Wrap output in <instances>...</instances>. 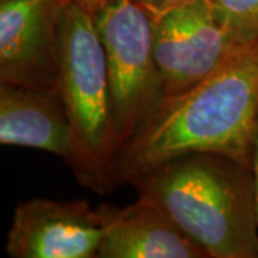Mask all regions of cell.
Instances as JSON below:
<instances>
[{
	"label": "cell",
	"instance_id": "3957f363",
	"mask_svg": "<svg viewBox=\"0 0 258 258\" xmlns=\"http://www.w3.org/2000/svg\"><path fill=\"white\" fill-rule=\"evenodd\" d=\"M56 92L74 131L79 165L89 178H101L119 149L106 59L93 13L75 2L64 6L57 33Z\"/></svg>",
	"mask_w": 258,
	"mask_h": 258
},
{
	"label": "cell",
	"instance_id": "8fae6325",
	"mask_svg": "<svg viewBox=\"0 0 258 258\" xmlns=\"http://www.w3.org/2000/svg\"><path fill=\"white\" fill-rule=\"evenodd\" d=\"M135 2L139 3L142 8H145L152 16H158V15H162L168 10L184 6L186 3H191L194 0H135Z\"/></svg>",
	"mask_w": 258,
	"mask_h": 258
},
{
	"label": "cell",
	"instance_id": "277c9868",
	"mask_svg": "<svg viewBox=\"0 0 258 258\" xmlns=\"http://www.w3.org/2000/svg\"><path fill=\"white\" fill-rule=\"evenodd\" d=\"M93 19L106 59L120 148L164 96L152 15L135 0H105Z\"/></svg>",
	"mask_w": 258,
	"mask_h": 258
},
{
	"label": "cell",
	"instance_id": "4fadbf2b",
	"mask_svg": "<svg viewBox=\"0 0 258 258\" xmlns=\"http://www.w3.org/2000/svg\"><path fill=\"white\" fill-rule=\"evenodd\" d=\"M66 2H75L78 5H81L82 8H85L88 12L95 13L103 5L105 0H66Z\"/></svg>",
	"mask_w": 258,
	"mask_h": 258
},
{
	"label": "cell",
	"instance_id": "7a4b0ae2",
	"mask_svg": "<svg viewBox=\"0 0 258 258\" xmlns=\"http://www.w3.org/2000/svg\"><path fill=\"white\" fill-rule=\"evenodd\" d=\"M211 258H258L251 168L217 154H188L132 179Z\"/></svg>",
	"mask_w": 258,
	"mask_h": 258
},
{
	"label": "cell",
	"instance_id": "6da1fadb",
	"mask_svg": "<svg viewBox=\"0 0 258 258\" xmlns=\"http://www.w3.org/2000/svg\"><path fill=\"white\" fill-rule=\"evenodd\" d=\"M258 123V40L201 82L164 95L118 151L113 172L138 176L188 154L224 155L251 168Z\"/></svg>",
	"mask_w": 258,
	"mask_h": 258
},
{
	"label": "cell",
	"instance_id": "52a82bcc",
	"mask_svg": "<svg viewBox=\"0 0 258 258\" xmlns=\"http://www.w3.org/2000/svg\"><path fill=\"white\" fill-rule=\"evenodd\" d=\"M66 0H0L2 83L56 91L57 33Z\"/></svg>",
	"mask_w": 258,
	"mask_h": 258
},
{
	"label": "cell",
	"instance_id": "5b68a950",
	"mask_svg": "<svg viewBox=\"0 0 258 258\" xmlns=\"http://www.w3.org/2000/svg\"><path fill=\"white\" fill-rule=\"evenodd\" d=\"M164 95L182 92L217 71L242 45L212 6L194 0L152 16Z\"/></svg>",
	"mask_w": 258,
	"mask_h": 258
},
{
	"label": "cell",
	"instance_id": "ba28073f",
	"mask_svg": "<svg viewBox=\"0 0 258 258\" xmlns=\"http://www.w3.org/2000/svg\"><path fill=\"white\" fill-rule=\"evenodd\" d=\"M56 91L2 83L0 142L2 145L36 148L79 165L78 147Z\"/></svg>",
	"mask_w": 258,
	"mask_h": 258
},
{
	"label": "cell",
	"instance_id": "30bf717a",
	"mask_svg": "<svg viewBox=\"0 0 258 258\" xmlns=\"http://www.w3.org/2000/svg\"><path fill=\"white\" fill-rule=\"evenodd\" d=\"M241 43L258 40V0H211Z\"/></svg>",
	"mask_w": 258,
	"mask_h": 258
},
{
	"label": "cell",
	"instance_id": "8992f818",
	"mask_svg": "<svg viewBox=\"0 0 258 258\" xmlns=\"http://www.w3.org/2000/svg\"><path fill=\"white\" fill-rule=\"evenodd\" d=\"M109 208L88 203L30 200L20 204L8 235L13 258H92L105 238Z\"/></svg>",
	"mask_w": 258,
	"mask_h": 258
},
{
	"label": "cell",
	"instance_id": "9c48e42d",
	"mask_svg": "<svg viewBox=\"0 0 258 258\" xmlns=\"http://www.w3.org/2000/svg\"><path fill=\"white\" fill-rule=\"evenodd\" d=\"M99 258H207L169 217L141 200L125 210L109 208Z\"/></svg>",
	"mask_w": 258,
	"mask_h": 258
},
{
	"label": "cell",
	"instance_id": "7c38bea8",
	"mask_svg": "<svg viewBox=\"0 0 258 258\" xmlns=\"http://www.w3.org/2000/svg\"><path fill=\"white\" fill-rule=\"evenodd\" d=\"M251 175H252V184H254V195H255V207H257L258 215V123L252 142V154H251Z\"/></svg>",
	"mask_w": 258,
	"mask_h": 258
}]
</instances>
